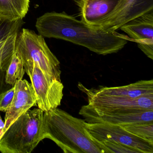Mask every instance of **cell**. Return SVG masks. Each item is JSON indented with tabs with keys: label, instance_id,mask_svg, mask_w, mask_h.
I'll list each match as a JSON object with an SVG mask.
<instances>
[{
	"label": "cell",
	"instance_id": "16",
	"mask_svg": "<svg viewBox=\"0 0 153 153\" xmlns=\"http://www.w3.org/2000/svg\"><path fill=\"white\" fill-rule=\"evenodd\" d=\"M25 72V71L22 59L15 52L13 53L11 62L7 70L6 83L14 86L17 80L23 79Z\"/></svg>",
	"mask_w": 153,
	"mask_h": 153
},
{
	"label": "cell",
	"instance_id": "3",
	"mask_svg": "<svg viewBox=\"0 0 153 153\" xmlns=\"http://www.w3.org/2000/svg\"><path fill=\"white\" fill-rule=\"evenodd\" d=\"M44 111L38 108L20 115L3 133L0 139L2 153H30L44 139Z\"/></svg>",
	"mask_w": 153,
	"mask_h": 153
},
{
	"label": "cell",
	"instance_id": "2",
	"mask_svg": "<svg viewBox=\"0 0 153 153\" xmlns=\"http://www.w3.org/2000/svg\"><path fill=\"white\" fill-rule=\"evenodd\" d=\"M86 121L58 108L44 113V138L55 142L65 153H111L93 137Z\"/></svg>",
	"mask_w": 153,
	"mask_h": 153
},
{
	"label": "cell",
	"instance_id": "15",
	"mask_svg": "<svg viewBox=\"0 0 153 153\" xmlns=\"http://www.w3.org/2000/svg\"><path fill=\"white\" fill-rule=\"evenodd\" d=\"M18 33L16 32L10 35L7 43L0 51V94L13 87L6 83V74L15 52Z\"/></svg>",
	"mask_w": 153,
	"mask_h": 153
},
{
	"label": "cell",
	"instance_id": "7",
	"mask_svg": "<svg viewBox=\"0 0 153 153\" xmlns=\"http://www.w3.org/2000/svg\"><path fill=\"white\" fill-rule=\"evenodd\" d=\"M151 10L153 0H120L110 14L90 26L106 32L116 31L131 19Z\"/></svg>",
	"mask_w": 153,
	"mask_h": 153
},
{
	"label": "cell",
	"instance_id": "19",
	"mask_svg": "<svg viewBox=\"0 0 153 153\" xmlns=\"http://www.w3.org/2000/svg\"><path fill=\"white\" fill-rule=\"evenodd\" d=\"M102 142L109 149L111 153H142L140 150L121 143L108 140H103Z\"/></svg>",
	"mask_w": 153,
	"mask_h": 153
},
{
	"label": "cell",
	"instance_id": "12",
	"mask_svg": "<svg viewBox=\"0 0 153 153\" xmlns=\"http://www.w3.org/2000/svg\"><path fill=\"white\" fill-rule=\"evenodd\" d=\"M120 0H75L81 20L91 25L111 13Z\"/></svg>",
	"mask_w": 153,
	"mask_h": 153
},
{
	"label": "cell",
	"instance_id": "22",
	"mask_svg": "<svg viewBox=\"0 0 153 153\" xmlns=\"http://www.w3.org/2000/svg\"><path fill=\"white\" fill-rule=\"evenodd\" d=\"M10 36V35L9 36H8V37H7V38H6V39L0 41V51L2 49V48L4 47V45L6 44Z\"/></svg>",
	"mask_w": 153,
	"mask_h": 153
},
{
	"label": "cell",
	"instance_id": "8",
	"mask_svg": "<svg viewBox=\"0 0 153 153\" xmlns=\"http://www.w3.org/2000/svg\"><path fill=\"white\" fill-rule=\"evenodd\" d=\"M79 114L88 123H105L123 126L143 123H153V110L133 112L104 111L91 106L83 105Z\"/></svg>",
	"mask_w": 153,
	"mask_h": 153
},
{
	"label": "cell",
	"instance_id": "6",
	"mask_svg": "<svg viewBox=\"0 0 153 153\" xmlns=\"http://www.w3.org/2000/svg\"><path fill=\"white\" fill-rule=\"evenodd\" d=\"M78 87L86 95L88 105L100 110L127 112L153 110V95L131 98L96 94L80 82Z\"/></svg>",
	"mask_w": 153,
	"mask_h": 153
},
{
	"label": "cell",
	"instance_id": "13",
	"mask_svg": "<svg viewBox=\"0 0 153 153\" xmlns=\"http://www.w3.org/2000/svg\"><path fill=\"white\" fill-rule=\"evenodd\" d=\"M89 89L94 93L100 94L138 98L153 95V80H140L122 86H100L98 88H90Z\"/></svg>",
	"mask_w": 153,
	"mask_h": 153
},
{
	"label": "cell",
	"instance_id": "14",
	"mask_svg": "<svg viewBox=\"0 0 153 153\" xmlns=\"http://www.w3.org/2000/svg\"><path fill=\"white\" fill-rule=\"evenodd\" d=\"M29 3V0H0V19L23 20L28 12Z\"/></svg>",
	"mask_w": 153,
	"mask_h": 153
},
{
	"label": "cell",
	"instance_id": "20",
	"mask_svg": "<svg viewBox=\"0 0 153 153\" xmlns=\"http://www.w3.org/2000/svg\"><path fill=\"white\" fill-rule=\"evenodd\" d=\"M15 93V87L0 94V111H7L12 102Z\"/></svg>",
	"mask_w": 153,
	"mask_h": 153
},
{
	"label": "cell",
	"instance_id": "5",
	"mask_svg": "<svg viewBox=\"0 0 153 153\" xmlns=\"http://www.w3.org/2000/svg\"><path fill=\"white\" fill-rule=\"evenodd\" d=\"M25 71L30 77L39 109L46 112L60 105L64 88L61 81L45 75L36 63Z\"/></svg>",
	"mask_w": 153,
	"mask_h": 153
},
{
	"label": "cell",
	"instance_id": "10",
	"mask_svg": "<svg viewBox=\"0 0 153 153\" xmlns=\"http://www.w3.org/2000/svg\"><path fill=\"white\" fill-rule=\"evenodd\" d=\"M120 29L128 34L130 40L153 59V10L137 17L123 25Z\"/></svg>",
	"mask_w": 153,
	"mask_h": 153
},
{
	"label": "cell",
	"instance_id": "9",
	"mask_svg": "<svg viewBox=\"0 0 153 153\" xmlns=\"http://www.w3.org/2000/svg\"><path fill=\"white\" fill-rule=\"evenodd\" d=\"M85 126L90 134L100 141L111 140L137 149L142 153H153V144L131 134L122 126L86 122Z\"/></svg>",
	"mask_w": 153,
	"mask_h": 153
},
{
	"label": "cell",
	"instance_id": "21",
	"mask_svg": "<svg viewBox=\"0 0 153 153\" xmlns=\"http://www.w3.org/2000/svg\"><path fill=\"white\" fill-rule=\"evenodd\" d=\"M4 128H5V122H4L1 118V116L0 115V139L3 135V129Z\"/></svg>",
	"mask_w": 153,
	"mask_h": 153
},
{
	"label": "cell",
	"instance_id": "17",
	"mask_svg": "<svg viewBox=\"0 0 153 153\" xmlns=\"http://www.w3.org/2000/svg\"><path fill=\"white\" fill-rule=\"evenodd\" d=\"M135 136L153 144V123H143L122 126Z\"/></svg>",
	"mask_w": 153,
	"mask_h": 153
},
{
	"label": "cell",
	"instance_id": "11",
	"mask_svg": "<svg viewBox=\"0 0 153 153\" xmlns=\"http://www.w3.org/2000/svg\"><path fill=\"white\" fill-rule=\"evenodd\" d=\"M14 87L15 93L13 100L6 112L3 133L19 116L33 106H37L32 84L26 79H20L16 81Z\"/></svg>",
	"mask_w": 153,
	"mask_h": 153
},
{
	"label": "cell",
	"instance_id": "4",
	"mask_svg": "<svg viewBox=\"0 0 153 153\" xmlns=\"http://www.w3.org/2000/svg\"><path fill=\"white\" fill-rule=\"evenodd\" d=\"M15 52L22 59L25 69L36 63L45 75L61 81L59 61L42 36L23 28L18 33Z\"/></svg>",
	"mask_w": 153,
	"mask_h": 153
},
{
	"label": "cell",
	"instance_id": "18",
	"mask_svg": "<svg viewBox=\"0 0 153 153\" xmlns=\"http://www.w3.org/2000/svg\"><path fill=\"white\" fill-rule=\"evenodd\" d=\"M22 20L16 21L0 19V41L7 38L14 33L18 32Z\"/></svg>",
	"mask_w": 153,
	"mask_h": 153
},
{
	"label": "cell",
	"instance_id": "1",
	"mask_svg": "<svg viewBox=\"0 0 153 153\" xmlns=\"http://www.w3.org/2000/svg\"><path fill=\"white\" fill-rule=\"evenodd\" d=\"M36 27L43 37L70 42L99 55L116 53L130 40L127 36L92 27L65 12L45 13L37 19Z\"/></svg>",
	"mask_w": 153,
	"mask_h": 153
}]
</instances>
